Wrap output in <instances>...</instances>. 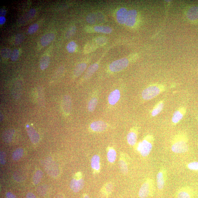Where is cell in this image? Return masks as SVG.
Returning <instances> with one entry per match:
<instances>
[{"mask_svg":"<svg viewBox=\"0 0 198 198\" xmlns=\"http://www.w3.org/2000/svg\"><path fill=\"white\" fill-rule=\"evenodd\" d=\"M99 67V64H97V63H95V64L90 65V66L88 68L84 78L85 79H88L90 78L94 73H95L96 71L97 70Z\"/></svg>","mask_w":198,"mask_h":198,"instance_id":"20","label":"cell"},{"mask_svg":"<svg viewBox=\"0 0 198 198\" xmlns=\"http://www.w3.org/2000/svg\"><path fill=\"white\" fill-rule=\"evenodd\" d=\"M6 162V154L2 151L0 152V163L2 165H5Z\"/></svg>","mask_w":198,"mask_h":198,"instance_id":"43","label":"cell"},{"mask_svg":"<svg viewBox=\"0 0 198 198\" xmlns=\"http://www.w3.org/2000/svg\"><path fill=\"white\" fill-rule=\"evenodd\" d=\"M152 136H149L142 142L139 143L137 150L142 156L146 157L150 154L152 148Z\"/></svg>","mask_w":198,"mask_h":198,"instance_id":"3","label":"cell"},{"mask_svg":"<svg viewBox=\"0 0 198 198\" xmlns=\"http://www.w3.org/2000/svg\"><path fill=\"white\" fill-rule=\"evenodd\" d=\"M6 21V18L4 16H1L0 17V24L2 25L5 23Z\"/></svg>","mask_w":198,"mask_h":198,"instance_id":"50","label":"cell"},{"mask_svg":"<svg viewBox=\"0 0 198 198\" xmlns=\"http://www.w3.org/2000/svg\"><path fill=\"white\" fill-rule=\"evenodd\" d=\"M186 113V109L184 107H181L175 111L173 113L172 122L174 124H177L182 119Z\"/></svg>","mask_w":198,"mask_h":198,"instance_id":"9","label":"cell"},{"mask_svg":"<svg viewBox=\"0 0 198 198\" xmlns=\"http://www.w3.org/2000/svg\"><path fill=\"white\" fill-rule=\"evenodd\" d=\"M107 124L105 122L101 121L94 122L90 125L91 129L95 132L104 131L107 129Z\"/></svg>","mask_w":198,"mask_h":198,"instance_id":"11","label":"cell"},{"mask_svg":"<svg viewBox=\"0 0 198 198\" xmlns=\"http://www.w3.org/2000/svg\"><path fill=\"white\" fill-rule=\"evenodd\" d=\"M94 41L97 45L104 46L107 43V38L103 37H99L95 39Z\"/></svg>","mask_w":198,"mask_h":198,"instance_id":"33","label":"cell"},{"mask_svg":"<svg viewBox=\"0 0 198 198\" xmlns=\"http://www.w3.org/2000/svg\"><path fill=\"white\" fill-rule=\"evenodd\" d=\"M55 38V35L53 33H50L44 35L41 39L40 42L42 46H46L52 42Z\"/></svg>","mask_w":198,"mask_h":198,"instance_id":"17","label":"cell"},{"mask_svg":"<svg viewBox=\"0 0 198 198\" xmlns=\"http://www.w3.org/2000/svg\"><path fill=\"white\" fill-rule=\"evenodd\" d=\"M137 140V134L134 131H131L127 135V140L130 145L134 146L136 143Z\"/></svg>","mask_w":198,"mask_h":198,"instance_id":"21","label":"cell"},{"mask_svg":"<svg viewBox=\"0 0 198 198\" xmlns=\"http://www.w3.org/2000/svg\"><path fill=\"white\" fill-rule=\"evenodd\" d=\"M92 168L95 170H99L100 169V158L97 155L94 156L91 160Z\"/></svg>","mask_w":198,"mask_h":198,"instance_id":"24","label":"cell"},{"mask_svg":"<svg viewBox=\"0 0 198 198\" xmlns=\"http://www.w3.org/2000/svg\"><path fill=\"white\" fill-rule=\"evenodd\" d=\"M171 150L173 152L177 154H182L187 152L189 146L186 141L180 140L173 143Z\"/></svg>","mask_w":198,"mask_h":198,"instance_id":"5","label":"cell"},{"mask_svg":"<svg viewBox=\"0 0 198 198\" xmlns=\"http://www.w3.org/2000/svg\"><path fill=\"white\" fill-rule=\"evenodd\" d=\"M165 85L160 84H154L149 85L143 91L142 96L145 100H150L154 99L166 90Z\"/></svg>","mask_w":198,"mask_h":198,"instance_id":"1","label":"cell"},{"mask_svg":"<svg viewBox=\"0 0 198 198\" xmlns=\"http://www.w3.org/2000/svg\"><path fill=\"white\" fill-rule=\"evenodd\" d=\"M138 13L135 10H130L128 11L127 16L126 25L128 27H133L136 23Z\"/></svg>","mask_w":198,"mask_h":198,"instance_id":"6","label":"cell"},{"mask_svg":"<svg viewBox=\"0 0 198 198\" xmlns=\"http://www.w3.org/2000/svg\"><path fill=\"white\" fill-rule=\"evenodd\" d=\"M96 48V46L93 44H88L85 45L84 52L85 53H89L93 52L94 50Z\"/></svg>","mask_w":198,"mask_h":198,"instance_id":"35","label":"cell"},{"mask_svg":"<svg viewBox=\"0 0 198 198\" xmlns=\"http://www.w3.org/2000/svg\"><path fill=\"white\" fill-rule=\"evenodd\" d=\"M119 167L122 173L124 175L127 174L128 172V168L126 163L123 160L119 161Z\"/></svg>","mask_w":198,"mask_h":198,"instance_id":"31","label":"cell"},{"mask_svg":"<svg viewBox=\"0 0 198 198\" xmlns=\"http://www.w3.org/2000/svg\"><path fill=\"white\" fill-rule=\"evenodd\" d=\"M107 158L110 163L115 162L116 158V152L114 149H111L107 153Z\"/></svg>","mask_w":198,"mask_h":198,"instance_id":"29","label":"cell"},{"mask_svg":"<svg viewBox=\"0 0 198 198\" xmlns=\"http://www.w3.org/2000/svg\"><path fill=\"white\" fill-rule=\"evenodd\" d=\"M38 97L39 99V101H40V103L43 104V102H44V96H44L43 93H42L43 92V91L42 90L41 88L40 87H39V89L38 90Z\"/></svg>","mask_w":198,"mask_h":198,"instance_id":"45","label":"cell"},{"mask_svg":"<svg viewBox=\"0 0 198 198\" xmlns=\"http://www.w3.org/2000/svg\"><path fill=\"white\" fill-rule=\"evenodd\" d=\"M98 103V99L94 97L90 101L88 105V109L90 112H93L97 107Z\"/></svg>","mask_w":198,"mask_h":198,"instance_id":"30","label":"cell"},{"mask_svg":"<svg viewBox=\"0 0 198 198\" xmlns=\"http://www.w3.org/2000/svg\"><path fill=\"white\" fill-rule=\"evenodd\" d=\"M24 154V150L22 148H18L12 154V159L15 161H17L21 159Z\"/></svg>","mask_w":198,"mask_h":198,"instance_id":"26","label":"cell"},{"mask_svg":"<svg viewBox=\"0 0 198 198\" xmlns=\"http://www.w3.org/2000/svg\"><path fill=\"white\" fill-rule=\"evenodd\" d=\"M45 170L48 174L53 177L58 176L59 169L58 164L52 158H46L43 163Z\"/></svg>","mask_w":198,"mask_h":198,"instance_id":"2","label":"cell"},{"mask_svg":"<svg viewBox=\"0 0 198 198\" xmlns=\"http://www.w3.org/2000/svg\"><path fill=\"white\" fill-rule=\"evenodd\" d=\"M15 133V130L13 129H7L4 131L2 135V137L4 141L7 143L11 142L14 134Z\"/></svg>","mask_w":198,"mask_h":198,"instance_id":"16","label":"cell"},{"mask_svg":"<svg viewBox=\"0 0 198 198\" xmlns=\"http://www.w3.org/2000/svg\"><path fill=\"white\" fill-rule=\"evenodd\" d=\"M36 11L35 9H31L29 10L27 13L22 15L19 18L18 22L19 23L23 24L25 23L28 20L31 19L35 16Z\"/></svg>","mask_w":198,"mask_h":198,"instance_id":"14","label":"cell"},{"mask_svg":"<svg viewBox=\"0 0 198 198\" xmlns=\"http://www.w3.org/2000/svg\"><path fill=\"white\" fill-rule=\"evenodd\" d=\"M61 107L64 113L66 114L70 113L72 108V101L69 96L65 95L63 98Z\"/></svg>","mask_w":198,"mask_h":198,"instance_id":"10","label":"cell"},{"mask_svg":"<svg viewBox=\"0 0 198 198\" xmlns=\"http://www.w3.org/2000/svg\"><path fill=\"white\" fill-rule=\"evenodd\" d=\"M6 13H7V11L5 9H1L0 10V15L1 16H4L6 15Z\"/></svg>","mask_w":198,"mask_h":198,"instance_id":"49","label":"cell"},{"mask_svg":"<svg viewBox=\"0 0 198 198\" xmlns=\"http://www.w3.org/2000/svg\"><path fill=\"white\" fill-rule=\"evenodd\" d=\"M50 62L49 57L48 56H44L41 58L40 60V68L42 70H45L48 67Z\"/></svg>","mask_w":198,"mask_h":198,"instance_id":"22","label":"cell"},{"mask_svg":"<svg viewBox=\"0 0 198 198\" xmlns=\"http://www.w3.org/2000/svg\"><path fill=\"white\" fill-rule=\"evenodd\" d=\"M19 56V52L18 49L14 50L12 53L11 57V60L12 61H15L17 60Z\"/></svg>","mask_w":198,"mask_h":198,"instance_id":"40","label":"cell"},{"mask_svg":"<svg viewBox=\"0 0 198 198\" xmlns=\"http://www.w3.org/2000/svg\"><path fill=\"white\" fill-rule=\"evenodd\" d=\"M85 185V181L82 179H73L70 182V187L72 191L77 193L82 189Z\"/></svg>","mask_w":198,"mask_h":198,"instance_id":"8","label":"cell"},{"mask_svg":"<svg viewBox=\"0 0 198 198\" xmlns=\"http://www.w3.org/2000/svg\"><path fill=\"white\" fill-rule=\"evenodd\" d=\"M39 28L38 24L35 23L30 25L28 29V32L30 34H33L35 33L38 30Z\"/></svg>","mask_w":198,"mask_h":198,"instance_id":"38","label":"cell"},{"mask_svg":"<svg viewBox=\"0 0 198 198\" xmlns=\"http://www.w3.org/2000/svg\"><path fill=\"white\" fill-rule=\"evenodd\" d=\"M87 65L85 63H80L75 67L73 71V75L75 77L80 76L86 69Z\"/></svg>","mask_w":198,"mask_h":198,"instance_id":"18","label":"cell"},{"mask_svg":"<svg viewBox=\"0 0 198 198\" xmlns=\"http://www.w3.org/2000/svg\"><path fill=\"white\" fill-rule=\"evenodd\" d=\"M12 51L9 48H4L1 50V54L2 58L7 59L11 57Z\"/></svg>","mask_w":198,"mask_h":198,"instance_id":"32","label":"cell"},{"mask_svg":"<svg viewBox=\"0 0 198 198\" xmlns=\"http://www.w3.org/2000/svg\"><path fill=\"white\" fill-rule=\"evenodd\" d=\"M150 185L148 182H145L142 185L139 192V196L140 198H146L150 193Z\"/></svg>","mask_w":198,"mask_h":198,"instance_id":"15","label":"cell"},{"mask_svg":"<svg viewBox=\"0 0 198 198\" xmlns=\"http://www.w3.org/2000/svg\"><path fill=\"white\" fill-rule=\"evenodd\" d=\"M26 198H36V197L33 193H28L26 195Z\"/></svg>","mask_w":198,"mask_h":198,"instance_id":"48","label":"cell"},{"mask_svg":"<svg viewBox=\"0 0 198 198\" xmlns=\"http://www.w3.org/2000/svg\"><path fill=\"white\" fill-rule=\"evenodd\" d=\"M96 16L97 21L100 23H103L105 21V16L101 13H98L95 14Z\"/></svg>","mask_w":198,"mask_h":198,"instance_id":"41","label":"cell"},{"mask_svg":"<svg viewBox=\"0 0 198 198\" xmlns=\"http://www.w3.org/2000/svg\"><path fill=\"white\" fill-rule=\"evenodd\" d=\"M177 198H191L190 196L186 192L181 191L177 195Z\"/></svg>","mask_w":198,"mask_h":198,"instance_id":"44","label":"cell"},{"mask_svg":"<svg viewBox=\"0 0 198 198\" xmlns=\"http://www.w3.org/2000/svg\"><path fill=\"white\" fill-rule=\"evenodd\" d=\"M55 198H63V197L61 196H58L55 197Z\"/></svg>","mask_w":198,"mask_h":198,"instance_id":"53","label":"cell"},{"mask_svg":"<svg viewBox=\"0 0 198 198\" xmlns=\"http://www.w3.org/2000/svg\"><path fill=\"white\" fill-rule=\"evenodd\" d=\"M24 39V36L23 34H18L16 36L15 41L16 44H18L23 42Z\"/></svg>","mask_w":198,"mask_h":198,"instance_id":"39","label":"cell"},{"mask_svg":"<svg viewBox=\"0 0 198 198\" xmlns=\"http://www.w3.org/2000/svg\"><path fill=\"white\" fill-rule=\"evenodd\" d=\"M120 97V93L119 90H115L110 94L108 97V102L111 105H115L119 101Z\"/></svg>","mask_w":198,"mask_h":198,"instance_id":"13","label":"cell"},{"mask_svg":"<svg viewBox=\"0 0 198 198\" xmlns=\"http://www.w3.org/2000/svg\"><path fill=\"white\" fill-rule=\"evenodd\" d=\"M188 168L191 170H198V162H194L189 163Z\"/></svg>","mask_w":198,"mask_h":198,"instance_id":"42","label":"cell"},{"mask_svg":"<svg viewBox=\"0 0 198 198\" xmlns=\"http://www.w3.org/2000/svg\"><path fill=\"white\" fill-rule=\"evenodd\" d=\"M83 198H90L88 195H86L84 196V197Z\"/></svg>","mask_w":198,"mask_h":198,"instance_id":"52","label":"cell"},{"mask_svg":"<svg viewBox=\"0 0 198 198\" xmlns=\"http://www.w3.org/2000/svg\"><path fill=\"white\" fill-rule=\"evenodd\" d=\"M164 105V101L161 100L159 101L153 108L151 112L152 116L153 117H155L158 115L162 111Z\"/></svg>","mask_w":198,"mask_h":198,"instance_id":"19","label":"cell"},{"mask_svg":"<svg viewBox=\"0 0 198 198\" xmlns=\"http://www.w3.org/2000/svg\"><path fill=\"white\" fill-rule=\"evenodd\" d=\"M1 117V118H0V119H1V122L3 121V115H2V114L1 113V117Z\"/></svg>","mask_w":198,"mask_h":198,"instance_id":"51","label":"cell"},{"mask_svg":"<svg viewBox=\"0 0 198 198\" xmlns=\"http://www.w3.org/2000/svg\"><path fill=\"white\" fill-rule=\"evenodd\" d=\"M22 87L21 85L16 84L12 90V94L15 99H18L21 95Z\"/></svg>","mask_w":198,"mask_h":198,"instance_id":"25","label":"cell"},{"mask_svg":"<svg viewBox=\"0 0 198 198\" xmlns=\"http://www.w3.org/2000/svg\"><path fill=\"white\" fill-rule=\"evenodd\" d=\"M129 61L126 58H123L112 62L110 65L109 69L112 72H118L127 67L129 64Z\"/></svg>","mask_w":198,"mask_h":198,"instance_id":"4","label":"cell"},{"mask_svg":"<svg viewBox=\"0 0 198 198\" xmlns=\"http://www.w3.org/2000/svg\"><path fill=\"white\" fill-rule=\"evenodd\" d=\"M6 197L7 198H16L15 195L10 192L6 194Z\"/></svg>","mask_w":198,"mask_h":198,"instance_id":"47","label":"cell"},{"mask_svg":"<svg viewBox=\"0 0 198 198\" xmlns=\"http://www.w3.org/2000/svg\"><path fill=\"white\" fill-rule=\"evenodd\" d=\"M128 12L127 10L125 8H122L118 10L116 13V18L119 24H125Z\"/></svg>","mask_w":198,"mask_h":198,"instance_id":"12","label":"cell"},{"mask_svg":"<svg viewBox=\"0 0 198 198\" xmlns=\"http://www.w3.org/2000/svg\"><path fill=\"white\" fill-rule=\"evenodd\" d=\"M112 186L111 184H108L105 187V191L107 193H110L112 191Z\"/></svg>","mask_w":198,"mask_h":198,"instance_id":"46","label":"cell"},{"mask_svg":"<svg viewBox=\"0 0 198 198\" xmlns=\"http://www.w3.org/2000/svg\"><path fill=\"white\" fill-rule=\"evenodd\" d=\"M76 28L75 26H73L69 28L67 32L66 37L67 38H70L72 37L76 33Z\"/></svg>","mask_w":198,"mask_h":198,"instance_id":"37","label":"cell"},{"mask_svg":"<svg viewBox=\"0 0 198 198\" xmlns=\"http://www.w3.org/2000/svg\"><path fill=\"white\" fill-rule=\"evenodd\" d=\"M77 45L74 42L71 41L67 45V49L68 52L70 53H73L76 50Z\"/></svg>","mask_w":198,"mask_h":198,"instance_id":"36","label":"cell"},{"mask_svg":"<svg viewBox=\"0 0 198 198\" xmlns=\"http://www.w3.org/2000/svg\"><path fill=\"white\" fill-rule=\"evenodd\" d=\"M157 183L158 188L160 190L162 189L164 187L165 182L162 172H159L157 174Z\"/></svg>","mask_w":198,"mask_h":198,"instance_id":"27","label":"cell"},{"mask_svg":"<svg viewBox=\"0 0 198 198\" xmlns=\"http://www.w3.org/2000/svg\"><path fill=\"white\" fill-rule=\"evenodd\" d=\"M26 130L28 136L32 143H38L40 140V136L37 132L32 127L29 125H26Z\"/></svg>","mask_w":198,"mask_h":198,"instance_id":"7","label":"cell"},{"mask_svg":"<svg viewBox=\"0 0 198 198\" xmlns=\"http://www.w3.org/2000/svg\"><path fill=\"white\" fill-rule=\"evenodd\" d=\"M43 175V173L41 170H38L36 171L32 179L33 183L34 185H38L40 183L41 180Z\"/></svg>","mask_w":198,"mask_h":198,"instance_id":"28","label":"cell"},{"mask_svg":"<svg viewBox=\"0 0 198 198\" xmlns=\"http://www.w3.org/2000/svg\"><path fill=\"white\" fill-rule=\"evenodd\" d=\"M94 30L95 32L105 34L111 33L112 31V29L111 27L104 26H95L94 28Z\"/></svg>","mask_w":198,"mask_h":198,"instance_id":"23","label":"cell"},{"mask_svg":"<svg viewBox=\"0 0 198 198\" xmlns=\"http://www.w3.org/2000/svg\"><path fill=\"white\" fill-rule=\"evenodd\" d=\"M86 21L89 23L91 24H95L97 22L96 16L95 14H89L87 16Z\"/></svg>","mask_w":198,"mask_h":198,"instance_id":"34","label":"cell"}]
</instances>
